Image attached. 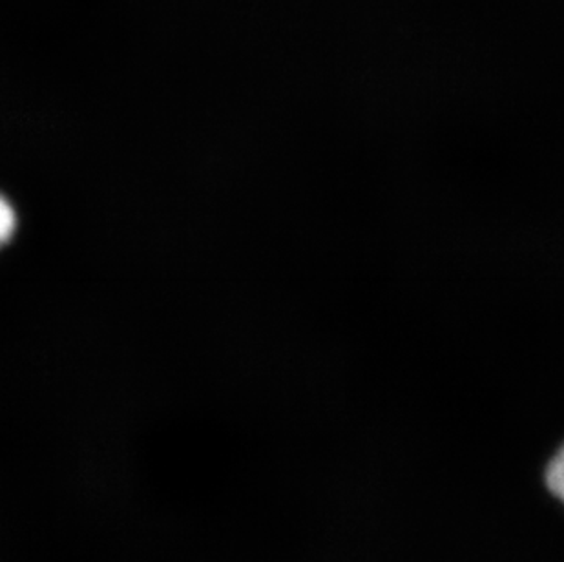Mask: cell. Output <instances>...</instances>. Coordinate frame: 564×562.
<instances>
[{"label": "cell", "mask_w": 564, "mask_h": 562, "mask_svg": "<svg viewBox=\"0 0 564 562\" xmlns=\"http://www.w3.org/2000/svg\"><path fill=\"white\" fill-rule=\"evenodd\" d=\"M544 483H546L550 494L564 505V444L552 456L546 473H544Z\"/></svg>", "instance_id": "obj_1"}, {"label": "cell", "mask_w": 564, "mask_h": 562, "mask_svg": "<svg viewBox=\"0 0 564 562\" xmlns=\"http://www.w3.org/2000/svg\"><path fill=\"white\" fill-rule=\"evenodd\" d=\"M17 227H19V218H17L15 207L4 194H0V250L13 239Z\"/></svg>", "instance_id": "obj_2"}]
</instances>
